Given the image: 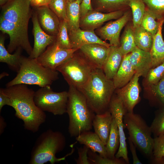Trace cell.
I'll return each mask as SVG.
<instances>
[{"mask_svg": "<svg viewBox=\"0 0 164 164\" xmlns=\"http://www.w3.org/2000/svg\"><path fill=\"white\" fill-rule=\"evenodd\" d=\"M128 140L130 149L132 157L133 163V164H142L137 156L136 150V146L128 137Z\"/></svg>", "mask_w": 164, "mask_h": 164, "instance_id": "44", "label": "cell"}, {"mask_svg": "<svg viewBox=\"0 0 164 164\" xmlns=\"http://www.w3.org/2000/svg\"><path fill=\"white\" fill-rule=\"evenodd\" d=\"M78 50L73 48H62L58 46L55 41L48 46L36 59L38 62L44 67L56 70L57 67L71 58Z\"/></svg>", "mask_w": 164, "mask_h": 164, "instance_id": "11", "label": "cell"}, {"mask_svg": "<svg viewBox=\"0 0 164 164\" xmlns=\"http://www.w3.org/2000/svg\"><path fill=\"white\" fill-rule=\"evenodd\" d=\"M109 47L92 43L84 45L79 50L96 68L102 69L109 53Z\"/></svg>", "mask_w": 164, "mask_h": 164, "instance_id": "16", "label": "cell"}, {"mask_svg": "<svg viewBox=\"0 0 164 164\" xmlns=\"http://www.w3.org/2000/svg\"><path fill=\"white\" fill-rule=\"evenodd\" d=\"M75 0H67V1L70 2H73Z\"/></svg>", "mask_w": 164, "mask_h": 164, "instance_id": "50", "label": "cell"}, {"mask_svg": "<svg viewBox=\"0 0 164 164\" xmlns=\"http://www.w3.org/2000/svg\"><path fill=\"white\" fill-rule=\"evenodd\" d=\"M89 149L84 145L83 147L77 148L78 157L75 159L77 164H92L89 160L88 157V152Z\"/></svg>", "mask_w": 164, "mask_h": 164, "instance_id": "41", "label": "cell"}, {"mask_svg": "<svg viewBox=\"0 0 164 164\" xmlns=\"http://www.w3.org/2000/svg\"><path fill=\"white\" fill-rule=\"evenodd\" d=\"M75 53L56 70L62 74L69 86L79 89L87 82L93 71L97 68L82 53L81 55Z\"/></svg>", "mask_w": 164, "mask_h": 164, "instance_id": "7", "label": "cell"}, {"mask_svg": "<svg viewBox=\"0 0 164 164\" xmlns=\"http://www.w3.org/2000/svg\"><path fill=\"white\" fill-rule=\"evenodd\" d=\"M68 99V91L55 92L50 86L40 87L35 92L34 97L35 103L40 109L55 115L66 113Z\"/></svg>", "mask_w": 164, "mask_h": 164, "instance_id": "9", "label": "cell"}, {"mask_svg": "<svg viewBox=\"0 0 164 164\" xmlns=\"http://www.w3.org/2000/svg\"><path fill=\"white\" fill-rule=\"evenodd\" d=\"M5 37L3 35L0 36V62L6 63L13 70L17 73L20 67V60L22 49H17L15 53L11 54L5 48L4 43Z\"/></svg>", "mask_w": 164, "mask_h": 164, "instance_id": "24", "label": "cell"}, {"mask_svg": "<svg viewBox=\"0 0 164 164\" xmlns=\"http://www.w3.org/2000/svg\"><path fill=\"white\" fill-rule=\"evenodd\" d=\"M66 145V139L61 132L49 129L38 137L32 150L30 164H51L65 160L66 157L73 152L62 158H57L56 154L62 151Z\"/></svg>", "mask_w": 164, "mask_h": 164, "instance_id": "4", "label": "cell"}, {"mask_svg": "<svg viewBox=\"0 0 164 164\" xmlns=\"http://www.w3.org/2000/svg\"><path fill=\"white\" fill-rule=\"evenodd\" d=\"M129 8L106 13L90 11L80 18V27L85 30H94L107 21L120 18Z\"/></svg>", "mask_w": 164, "mask_h": 164, "instance_id": "15", "label": "cell"}, {"mask_svg": "<svg viewBox=\"0 0 164 164\" xmlns=\"http://www.w3.org/2000/svg\"><path fill=\"white\" fill-rule=\"evenodd\" d=\"M99 8L109 12L129 8V0H97Z\"/></svg>", "mask_w": 164, "mask_h": 164, "instance_id": "33", "label": "cell"}, {"mask_svg": "<svg viewBox=\"0 0 164 164\" xmlns=\"http://www.w3.org/2000/svg\"><path fill=\"white\" fill-rule=\"evenodd\" d=\"M153 138L152 157L164 156V134L155 137Z\"/></svg>", "mask_w": 164, "mask_h": 164, "instance_id": "40", "label": "cell"}, {"mask_svg": "<svg viewBox=\"0 0 164 164\" xmlns=\"http://www.w3.org/2000/svg\"><path fill=\"white\" fill-rule=\"evenodd\" d=\"M88 157L92 164H127L122 158H117L103 157L96 152H92L89 149Z\"/></svg>", "mask_w": 164, "mask_h": 164, "instance_id": "35", "label": "cell"}, {"mask_svg": "<svg viewBox=\"0 0 164 164\" xmlns=\"http://www.w3.org/2000/svg\"><path fill=\"white\" fill-rule=\"evenodd\" d=\"M129 60L135 71L140 76L145 77L152 68V61L149 52L137 47L130 53Z\"/></svg>", "mask_w": 164, "mask_h": 164, "instance_id": "19", "label": "cell"}, {"mask_svg": "<svg viewBox=\"0 0 164 164\" xmlns=\"http://www.w3.org/2000/svg\"><path fill=\"white\" fill-rule=\"evenodd\" d=\"M164 22V20L158 21L155 15L146 6L140 25L141 26L153 36L157 32L161 24Z\"/></svg>", "mask_w": 164, "mask_h": 164, "instance_id": "30", "label": "cell"}, {"mask_svg": "<svg viewBox=\"0 0 164 164\" xmlns=\"http://www.w3.org/2000/svg\"><path fill=\"white\" fill-rule=\"evenodd\" d=\"M58 72L46 67L36 58L22 56L20 68L16 77L6 85V87L18 84L34 85L40 87L50 86L58 79Z\"/></svg>", "mask_w": 164, "mask_h": 164, "instance_id": "5", "label": "cell"}, {"mask_svg": "<svg viewBox=\"0 0 164 164\" xmlns=\"http://www.w3.org/2000/svg\"><path fill=\"white\" fill-rule=\"evenodd\" d=\"M150 163L153 164H164V156L152 157L151 158Z\"/></svg>", "mask_w": 164, "mask_h": 164, "instance_id": "46", "label": "cell"}, {"mask_svg": "<svg viewBox=\"0 0 164 164\" xmlns=\"http://www.w3.org/2000/svg\"><path fill=\"white\" fill-rule=\"evenodd\" d=\"M140 77L135 73L127 84L116 91V95L121 100L126 112H133L134 108L140 100L138 83Z\"/></svg>", "mask_w": 164, "mask_h": 164, "instance_id": "13", "label": "cell"}, {"mask_svg": "<svg viewBox=\"0 0 164 164\" xmlns=\"http://www.w3.org/2000/svg\"><path fill=\"white\" fill-rule=\"evenodd\" d=\"M91 0H82L80 5V18L87 12L93 10L91 4Z\"/></svg>", "mask_w": 164, "mask_h": 164, "instance_id": "43", "label": "cell"}, {"mask_svg": "<svg viewBox=\"0 0 164 164\" xmlns=\"http://www.w3.org/2000/svg\"><path fill=\"white\" fill-rule=\"evenodd\" d=\"M7 105L12 107V102L11 98L3 91L2 88L0 89V113L3 107Z\"/></svg>", "mask_w": 164, "mask_h": 164, "instance_id": "42", "label": "cell"}, {"mask_svg": "<svg viewBox=\"0 0 164 164\" xmlns=\"http://www.w3.org/2000/svg\"><path fill=\"white\" fill-rule=\"evenodd\" d=\"M120 137L117 125L113 117L108 139L106 145L108 157L114 158L120 145Z\"/></svg>", "mask_w": 164, "mask_h": 164, "instance_id": "29", "label": "cell"}, {"mask_svg": "<svg viewBox=\"0 0 164 164\" xmlns=\"http://www.w3.org/2000/svg\"><path fill=\"white\" fill-rule=\"evenodd\" d=\"M82 0L67 1V15L68 25V31L80 28V5Z\"/></svg>", "mask_w": 164, "mask_h": 164, "instance_id": "26", "label": "cell"}, {"mask_svg": "<svg viewBox=\"0 0 164 164\" xmlns=\"http://www.w3.org/2000/svg\"><path fill=\"white\" fill-rule=\"evenodd\" d=\"M8 75V74H7L6 73L3 72L0 75V79L2 78V77H4L5 76Z\"/></svg>", "mask_w": 164, "mask_h": 164, "instance_id": "49", "label": "cell"}, {"mask_svg": "<svg viewBox=\"0 0 164 164\" xmlns=\"http://www.w3.org/2000/svg\"><path fill=\"white\" fill-rule=\"evenodd\" d=\"M79 89L95 114L109 110V105L115 89L112 80L106 77L102 69L96 68L86 83Z\"/></svg>", "mask_w": 164, "mask_h": 164, "instance_id": "2", "label": "cell"}, {"mask_svg": "<svg viewBox=\"0 0 164 164\" xmlns=\"http://www.w3.org/2000/svg\"><path fill=\"white\" fill-rule=\"evenodd\" d=\"M69 31V35L72 48L79 50L82 46L87 44L96 43L109 47V43L99 38L94 30L81 29L80 27Z\"/></svg>", "mask_w": 164, "mask_h": 164, "instance_id": "17", "label": "cell"}, {"mask_svg": "<svg viewBox=\"0 0 164 164\" xmlns=\"http://www.w3.org/2000/svg\"><path fill=\"white\" fill-rule=\"evenodd\" d=\"M55 42L58 46L62 48L73 49L69 37L68 25L67 21H60Z\"/></svg>", "mask_w": 164, "mask_h": 164, "instance_id": "32", "label": "cell"}, {"mask_svg": "<svg viewBox=\"0 0 164 164\" xmlns=\"http://www.w3.org/2000/svg\"><path fill=\"white\" fill-rule=\"evenodd\" d=\"M163 23L161 24L157 32L153 36V43L150 52L152 59V68L164 62V40L162 34Z\"/></svg>", "mask_w": 164, "mask_h": 164, "instance_id": "25", "label": "cell"}, {"mask_svg": "<svg viewBox=\"0 0 164 164\" xmlns=\"http://www.w3.org/2000/svg\"><path fill=\"white\" fill-rule=\"evenodd\" d=\"M2 89L11 99L15 115L23 121L25 129L33 133L37 132L45 121L46 115L35 103V92L25 84H18Z\"/></svg>", "mask_w": 164, "mask_h": 164, "instance_id": "1", "label": "cell"}, {"mask_svg": "<svg viewBox=\"0 0 164 164\" xmlns=\"http://www.w3.org/2000/svg\"><path fill=\"white\" fill-rule=\"evenodd\" d=\"M128 23L120 40L119 48L124 56L131 53L137 47L135 41L132 23Z\"/></svg>", "mask_w": 164, "mask_h": 164, "instance_id": "28", "label": "cell"}, {"mask_svg": "<svg viewBox=\"0 0 164 164\" xmlns=\"http://www.w3.org/2000/svg\"><path fill=\"white\" fill-rule=\"evenodd\" d=\"M129 6L132 17L133 28L140 26L146 9L143 0H129Z\"/></svg>", "mask_w": 164, "mask_h": 164, "instance_id": "31", "label": "cell"}, {"mask_svg": "<svg viewBox=\"0 0 164 164\" xmlns=\"http://www.w3.org/2000/svg\"><path fill=\"white\" fill-rule=\"evenodd\" d=\"M113 117L109 110L95 114L92 122L94 132L106 145L108 142Z\"/></svg>", "mask_w": 164, "mask_h": 164, "instance_id": "20", "label": "cell"}, {"mask_svg": "<svg viewBox=\"0 0 164 164\" xmlns=\"http://www.w3.org/2000/svg\"><path fill=\"white\" fill-rule=\"evenodd\" d=\"M51 0H29L31 5L37 8L44 5H48Z\"/></svg>", "mask_w": 164, "mask_h": 164, "instance_id": "45", "label": "cell"}, {"mask_svg": "<svg viewBox=\"0 0 164 164\" xmlns=\"http://www.w3.org/2000/svg\"><path fill=\"white\" fill-rule=\"evenodd\" d=\"M146 6L153 13L157 19L164 20V0H143Z\"/></svg>", "mask_w": 164, "mask_h": 164, "instance_id": "37", "label": "cell"}, {"mask_svg": "<svg viewBox=\"0 0 164 164\" xmlns=\"http://www.w3.org/2000/svg\"><path fill=\"white\" fill-rule=\"evenodd\" d=\"M149 98L164 106V77L156 84L151 85Z\"/></svg>", "mask_w": 164, "mask_h": 164, "instance_id": "38", "label": "cell"}, {"mask_svg": "<svg viewBox=\"0 0 164 164\" xmlns=\"http://www.w3.org/2000/svg\"><path fill=\"white\" fill-rule=\"evenodd\" d=\"M68 92L66 113L69 118L68 131L70 137L76 138L81 133L92 129L95 114L79 89L69 86Z\"/></svg>", "mask_w": 164, "mask_h": 164, "instance_id": "3", "label": "cell"}, {"mask_svg": "<svg viewBox=\"0 0 164 164\" xmlns=\"http://www.w3.org/2000/svg\"><path fill=\"white\" fill-rule=\"evenodd\" d=\"M32 32L34 37V44L32 51L29 57L37 58L50 45L56 40V36L50 35L41 28L36 12L32 14Z\"/></svg>", "mask_w": 164, "mask_h": 164, "instance_id": "14", "label": "cell"}, {"mask_svg": "<svg viewBox=\"0 0 164 164\" xmlns=\"http://www.w3.org/2000/svg\"><path fill=\"white\" fill-rule=\"evenodd\" d=\"M36 8L39 22L42 29L50 35L56 36L60 21L58 17L48 5Z\"/></svg>", "mask_w": 164, "mask_h": 164, "instance_id": "18", "label": "cell"}, {"mask_svg": "<svg viewBox=\"0 0 164 164\" xmlns=\"http://www.w3.org/2000/svg\"><path fill=\"white\" fill-rule=\"evenodd\" d=\"M130 9H127L120 18L109 22L98 29L97 34L101 39L108 40L111 46H120L121 32L130 20L132 15Z\"/></svg>", "mask_w": 164, "mask_h": 164, "instance_id": "12", "label": "cell"}, {"mask_svg": "<svg viewBox=\"0 0 164 164\" xmlns=\"http://www.w3.org/2000/svg\"><path fill=\"white\" fill-rule=\"evenodd\" d=\"M29 0H9L2 6L0 22L28 35V26L32 17Z\"/></svg>", "mask_w": 164, "mask_h": 164, "instance_id": "8", "label": "cell"}, {"mask_svg": "<svg viewBox=\"0 0 164 164\" xmlns=\"http://www.w3.org/2000/svg\"><path fill=\"white\" fill-rule=\"evenodd\" d=\"M109 110L116 122L120 137V145L115 157L117 158H122L126 163H129L126 137L124 129L123 116L126 112L121 99L116 95H113L111 101Z\"/></svg>", "mask_w": 164, "mask_h": 164, "instance_id": "10", "label": "cell"}, {"mask_svg": "<svg viewBox=\"0 0 164 164\" xmlns=\"http://www.w3.org/2000/svg\"><path fill=\"white\" fill-rule=\"evenodd\" d=\"M75 138L80 144L86 146L92 152L103 157H108L106 145L95 132H85Z\"/></svg>", "mask_w": 164, "mask_h": 164, "instance_id": "21", "label": "cell"}, {"mask_svg": "<svg viewBox=\"0 0 164 164\" xmlns=\"http://www.w3.org/2000/svg\"><path fill=\"white\" fill-rule=\"evenodd\" d=\"M129 54L124 56L120 66L112 80L115 89L127 84L135 73L129 60Z\"/></svg>", "mask_w": 164, "mask_h": 164, "instance_id": "23", "label": "cell"}, {"mask_svg": "<svg viewBox=\"0 0 164 164\" xmlns=\"http://www.w3.org/2000/svg\"><path fill=\"white\" fill-rule=\"evenodd\" d=\"M67 0H51L48 6L60 21L67 22Z\"/></svg>", "mask_w": 164, "mask_h": 164, "instance_id": "36", "label": "cell"}, {"mask_svg": "<svg viewBox=\"0 0 164 164\" xmlns=\"http://www.w3.org/2000/svg\"><path fill=\"white\" fill-rule=\"evenodd\" d=\"M150 127L154 137L164 134V108L156 114Z\"/></svg>", "mask_w": 164, "mask_h": 164, "instance_id": "39", "label": "cell"}, {"mask_svg": "<svg viewBox=\"0 0 164 164\" xmlns=\"http://www.w3.org/2000/svg\"><path fill=\"white\" fill-rule=\"evenodd\" d=\"M133 28L135 44L139 49L150 52L153 41V36L140 26Z\"/></svg>", "mask_w": 164, "mask_h": 164, "instance_id": "27", "label": "cell"}, {"mask_svg": "<svg viewBox=\"0 0 164 164\" xmlns=\"http://www.w3.org/2000/svg\"><path fill=\"white\" fill-rule=\"evenodd\" d=\"M107 60L102 70L107 78L112 80L119 69L124 55L119 46H111Z\"/></svg>", "mask_w": 164, "mask_h": 164, "instance_id": "22", "label": "cell"}, {"mask_svg": "<svg viewBox=\"0 0 164 164\" xmlns=\"http://www.w3.org/2000/svg\"><path fill=\"white\" fill-rule=\"evenodd\" d=\"M6 124L2 116L0 115V135H2L6 127Z\"/></svg>", "mask_w": 164, "mask_h": 164, "instance_id": "47", "label": "cell"}, {"mask_svg": "<svg viewBox=\"0 0 164 164\" xmlns=\"http://www.w3.org/2000/svg\"><path fill=\"white\" fill-rule=\"evenodd\" d=\"M9 0H0V5L2 6L6 3H7Z\"/></svg>", "mask_w": 164, "mask_h": 164, "instance_id": "48", "label": "cell"}, {"mask_svg": "<svg viewBox=\"0 0 164 164\" xmlns=\"http://www.w3.org/2000/svg\"><path fill=\"white\" fill-rule=\"evenodd\" d=\"M123 120L128 137L144 155L151 159L153 155L154 138L152 137L150 126L140 115L134 112H126Z\"/></svg>", "mask_w": 164, "mask_h": 164, "instance_id": "6", "label": "cell"}, {"mask_svg": "<svg viewBox=\"0 0 164 164\" xmlns=\"http://www.w3.org/2000/svg\"><path fill=\"white\" fill-rule=\"evenodd\" d=\"M164 77V62L158 66L151 68L145 77L143 84L148 88L157 84Z\"/></svg>", "mask_w": 164, "mask_h": 164, "instance_id": "34", "label": "cell"}]
</instances>
